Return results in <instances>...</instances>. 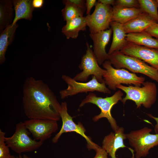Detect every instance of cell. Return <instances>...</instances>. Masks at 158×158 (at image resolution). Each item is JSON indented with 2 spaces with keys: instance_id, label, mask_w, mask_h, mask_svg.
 Segmentation results:
<instances>
[{
  "instance_id": "1",
  "label": "cell",
  "mask_w": 158,
  "mask_h": 158,
  "mask_svg": "<svg viewBox=\"0 0 158 158\" xmlns=\"http://www.w3.org/2000/svg\"><path fill=\"white\" fill-rule=\"evenodd\" d=\"M22 103L24 112L29 119L59 121L61 104L48 85L30 77L23 86Z\"/></svg>"
},
{
  "instance_id": "2",
  "label": "cell",
  "mask_w": 158,
  "mask_h": 158,
  "mask_svg": "<svg viewBox=\"0 0 158 158\" xmlns=\"http://www.w3.org/2000/svg\"><path fill=\"white\" fill-rule=\"evenodd\" d=\"M142 87L121 84L118 85L116 88L123 91L126 94L121 101L124 104L128 100L133 101L138 108L142 105L146 108H150L155 103L157 98V88L155 84L147 81Z\"/></svg>"
},
{
  "instance_id": "3",
  "label": "cell",
  "mask_w": 158,
  "mask_h": 158,
  "mask_svg": "<svg viewBox=\"0 0 158 158\" xmlns=\"http://www.w3.org/2000/svg\"><path fill=\"white\" fill-rule=\"evenodd\" d=\"M123 93L121 90L116 92L112 96L104 98L99 97L92 92H90L85 99L83 100L79 105L81 107L87 103H92L97 106L101 110L100 113L94 116L92 120L97 122L102 118H106L110 123L111 128L115 132L119 128L116 121L112 116L111 110L113 107L119 101H121Z\"/></svg>"
},
{
  "instance_id": "4",
  "label": "cell",
  "mask_w": 158,
  "mask_h": 158,
  "mask_svg": "<svg viewBox=\"0 0 158 158\" xmlns=\"http://www.w3.org/2000/svg\"><path fill=\"white\" fill-rule=\"evenodd\" d=\"M109 56V60L115 68L126 69L133 73L143 74L158 83V70L143 61L120 51Z\"/></svg>"
},
{
  "instance_id": "5",
  "label": "cell",
  "mask_w": 158,
  "mask_h": 158,
  "mask_svg": "<svg viewBox=\"0 0 158 158\" xmlns=\"http://www.w3.org/2000/svg\"><path fill=\"white\" fill-rule=\"evenodd\" d=\"M102 65L106 70L103 76L104 81L110 90H116L117 86L122 84L140 87L145 82V78L142 76H138L125 69L114 68L109 60Z\"/></svg>"
},
{
  "instance_id": "6",
  "label": "cell",
  "mask_w": 158,
  "mask_h": 158,
  "mask_svg": "<svg viewBox=\"0 0 158 158\" xmlns=\"http://www.w3.org/2000/svg\"><path fill=\"white\" fill-rule=\"evenodd\" d=\"M152 131L151 129L145 127L126 134L127 139L135 152V158L146 157L151 148L158 145V133L151 134Z\"/></svg>"
},
{
  "instance_id": "7",
  "label": "cell",
  "mask_w": 158,
  "mask_h": 158,
  "mask_svg": "<svg viewBox=\"0 0 158 158\" xmlns=\"http://www.w3.org/2000/svg\"><path fill=\"white\" fill-rule=\"evenodd\" d=\"M30 133L23 122L20 121L16 125L13 135L5 137V143L12 150L19 154L33 151L39 148L43 142L32 139L29 136Z\"/></svg>"
},
{
  "instance_id": "8",
  "label": "cell",
  "mask_w": 158,
  "mask_h": 158,
  "mask_svg": "<svg viewBox=\"0 0 158 158\" xmlns=\"http://www.w3.org/2000/svg\"><path fill=\"white\" fill-rule=\"evenodd\" d=\"M62 78L67 84V88L59 91L61 98L63 99L69 96L75 95L79 93L97 91L104 94H110L111 91L106 86L105 83L98 81L94 76L92 79L87 82H81L75 80L65 75L62 76Z\"/></svg>"
},
{
  "instance_id": "9",
  "label": "cell",
  "mask_w": 158,
  "mask_h": 158,
  "mask_svg": "<svg viewBox=\"0 0 158 158\" xmlns=\"http://www.w3.org/2000/svg\"><path fill=\"white\" fill-rule=\"evenodd\" d=\"M86 53L82 58L79 68L82 71L73 78L75 80L81 82L87 81L90 75L94 76L99 82H104L103 78L106 70L100 67L93 51L86 42Z\"/></svg>"
},
{
  "instance_id": "10",
  "label": "cell",
  "mask_w": 158,
  "mask_h": 158,
  "mask_svg": "<svg viewBox=\"0 0 158 158\" xmlns=\"http://www.w3.org/2000/svg\"><path fill=\"white\" fill-rule=\"evenodd\" d=\"M59 113L62 122V126L60 131L52 138V142L54 143H57L63 133L73 132L80 134L85 139L87 142V148L89 150H95L98 145L93 142L91 138L85 134L86 130L81 122H79L77 124L73 121V117L68 113L67 104L66 102L61 103Z\"/></svg>"
},
{
  "instance_id": "11",
  "label": "cell",
  "mask_w": 158,
  "mask_h": 158,
  "mask_svg": "<svg viewBox=\"0 0 158 158\" xmlns=\"http://www.w3.org/2000/svg\"><path fill=\"white\" fill-rule=\"evenodd\" d=\"M95 6L93 12L85 16L87 26L91 34L109 29L113 16V7L111 5L97 1Z\"/></svg>"
},
{
  "instance_id": "12",
  "label": "cell",
  "mask_w": 158,
  "mask_h": 158,
  "mask_svg": "<svg viewBox=\"0 0 158 158\" xmlns=\"http://www.w3.org/2000/svg\"><path fill=\"white\" fill-rule=\"evenodd\" d=\"M57 121L49 119H31L23 123L34 139L43 142L58 129Z\"/></svg>"
},
{
  "instance_id": "13",
  "label": "cell",
  "mask_w": 158,
  "mask_h": 158,
  "mask_svg": "<svg viewBox=\"0 0 158 158\" xmlns=\"http://www.w3.org/2000/svg\"><path fill=\"white\" fill-rule=\"evenodd\" d=\"M137 58L158 70V49L136 44L127 42L120 51Z\"/></svg>"
},
{
  "instance_id": "14",
  "label": "cell",
  "mask_w": 158,
  "mask_h": 158,
  "mask_svg": "<svg viewBox=\"0 0 158 158\" xmlns=\"http://www.w3.org/2000/svg\"><path fill=\"white\" fill-rule=\"evenodd\" d=\"M127 139L124 128L119 127L114 133L111 132L106 136L102 142V147L111 158H118L116 157L117 151L120 148H127L131 151L133 158H134V150L126 147L124 144V140Z\"/></svg>"
},
{
  "instance_id": "15",
  "label": "cell",
  "mask_w": 158,
  "mask_h": 158,
  "mask_svg": "<svg viewBox=\"0 0 158 158\" xmlns=\"http://www.w3.org/2000/svg\"><path fill=\"white\" fill-rule=\"evenodd\" d=\"M112 32L111 28L94 34H90L93 43V52L99 65L109 60V55L106 51V47L110 41Z\"/></svg>"
},
{
  "instance_id": "16",
  "label": "cell",
  "mask_w": 158,
  "mask_h": 158,
  "mask_svg": "<svg viewBox=\"0 0 158 158\" xmlns=\"http://www.w3.org/2000/svg\"><path fill=\"white\" fill-rule=\"evenodd\" d=\"M113 32V39L108 54L110 55L119 51L127 42L126 40L127 33L123 25L115 21H111L110 23Z\"/></svg>"
},
{
  "instance_id": "17",
  "label": "cell",
  "mask_w": 158,
  "mask_h": 158,
  "mask_svg": "<svg viewBox=\"0 0 158 158\" xmlns=\"http://www.w3.org/2000/svg\"><path fill=\"white\" fill-rule=\"evenodd\" d=\"M157 23L147 14L143 13L139 16L123 25L127 34L140 32Z\"/></svg>"
},
{
  "instance_id": "18",
  "label": "cell",
  "mask_w": 158,
  "mask_h": 158,
  "mask_svg": "<svg viewBox=\"0 0 158 158\" xmlns=\"http://www.w3.org/2000/svg\"><path fill=\"white\" fill-rule=\"evenodd\" d=\"M32 0H12L15 12V16L12 25L16 24L21 19L31 20L32 18V13L35 8L32 5Z\"/></svg>"
},
{
  "instance_id": "19",
  "label": "cell",
  "mask_w": 158,
  "mask_h": 158,
  "mask_svg": "<svg viewBox=\"0 0 158 158\" xmlns=\"http://www.w3.org/2000/svg\"><path fill=\"white\" fill-rule=\"evenodd\" d=\"M143 13L140 8H126L114 5L113 7L112 21L123 25Z\"/></svg>"
},
{
  "instance_id": "20",
  "label": "cell",
  "mask_w": 158,
  "mask_h": 158,
  "mask_svg": "<svg viewBox=\"0 0 158 158\" xmlns=\"http://www.w3.org/2000/svg\"><path fill=\"white\" fill-rule=\"evenodd\" d=\"M86 26L85 16L78 17L66 21L61 31L67 39H76L80 31L86 30Z\"/></svg>"
},
{
  "instance_id": "21",
  "label": "cell",
  "mask_w": 158,
  "mask_h": 158,
  "mask_svg": "<svg viewBox=\"0 0 158 158\" xmlns=\"http://www.w3.org/2000/svg\"><path fill=\"white\" fill-rule=\"evenodd\" d=\"M126 40L127 42L137 45L158 49V39L153 38L145 31L128 33Z\"/></svg>"
},
{
  "instance_id": "22",
  "label": "cell",
  "mask_w": 158,
  "mask_h": 158,
  "mask_svg": "<svg viewBox=\"0 0 158 158\" xmlns=\"http://www.w3.org/2000/svg\"><path fill=\"white\" fill-rule=\"evenodd\" d=\"M18 27L17 24H11L5 28L0 33V64H3L6 58L5 54L8 46L11 44L14 37L16 30Z\"/></svg>"
},
{
  "instance_id": "23",
  "label": "cell",
  "mask_w": 158,
  "mask_h": 158,
  "mask_svg": "<svg viewBox=\"0 0 158 158\" xmlns=\"http://www.w3.org/2000/svg\"><path fill=\"white\" fill-rule=\"evenodd\" d=\"M13 6L12 0L0 1V33L13 22Z\"/></svg>"
},
{
  "instance_id": "24",
  "label": "cell",
  "mask_w": 158,
  "mask_h": 158,
  "mask_svg": "<svg viewBox=\"0 0 158 158\" xmlns=\"http://www.w3.org/2000/svg\"><path fill=\"white\" fill-rule=\"evenodd\" d=\"M140 8L158 23V2L157 0H138Z\"/></svg>"
},
{
  "instance_id": "25",
  "label": "cell",
  "mask_w": 158,
  "mask_h": 158,
  "mask_svg": "<svg viewBox=\"0 0 158 158\" xmlns=\"http://www.w3.org/2000/svg\"><path fill=\"white\" fill-rule=\"evenodd\" d=\"M64 8L61 10L64 20L66 22L74 18L83 17L85 11L76 6L69 4H65Z\"/></svg>"
},
{
  "instance_id": "26",
  "label": "cell",
  "mask_w": 158,
  "mask_h": 158,
  "mask_svg": "<svg viewBox=\"0 0 158 158\" xmlns=\"http://www.w3.org/2000/svg\"><path fill=\"white\" fill-rule=\"evenodd\" d=\"M6 133L0 129V158H9L11 156L8 147L5 142Z\"/></svg>"
},
{
  "instance_id": "27",
  "label": "cell",
  "mask_w": 158,
  "mask_h": 158,
  "mask_svg": "<svg viewBox=\"0 0 158 158\" xmlns=\"http://www.w3.org/2000/svg\"><path fill=\"white\" fill-rule=\"evenodd\" d=\"M114 5L126 8H140L138 0H115Z\"/></svg>"
},
{
  "instance_id": "28",
  "label": "cell",
  "mask_w": 158,
  "mask_h": 158,
  "mask_svg": "<svg viewBox=\"0 0 158 158\" xmlns=\"http://www.w3.org/2000/svg\"><path fill=\"white\" fill-rule=\"evenodd\" d=\"M63 3L71 4L85 11L86 9V1L84 0H65L63 1Z\"/></svg>"
},
{
  "instance_id": "29",
  "label": "cell",
  "mask_w": 158,
  "mask_h": 158,
  "mask_svg": "<svg viewBox=\"0 0 158 158\" xmlns=\"http://www.w3.org/2000/svg\"><path fill=\"white\" fill-rule=\"evenodd\" d=\"M158 39V23L154 24L145 31Z\"/></svg>"
},
{
  "instance_id": "30",
  "label": "cell",
  "mask_w": 158,
  "mask_h": 158,
  "mask_svg": "<svg viewBox=\"0 0 158 158\" xmlns=\"http://www.w3.org/2000/svg\"><path fill=\"white\" fill-rule=\"evenodd\" d=\"M95 150L96 152V154L93 158H109L108 154L106 151L99 145Z\"/></svg>"
},
{
  "instance_id": "31",
  "label": "cell",
  "mask_w": 158,
  "mask_h": 158,
  "mask_svg": "<svg viewBox=\"0 0 158 158\" xmlns=\"http://www.w3.org/2000/svg\"><path fill=\"white\" fill-rule=\"evenodd\" d=\"M97 2L96 0H86V14L87 15L90 14L92 8L95 5Z\"/></svg>"
},
{
  "instance_id": "32",
  "label": "cell",
  "mask_w": 158,
  "mask_h": 158,
  "mask_svg": "<svg viewBox=\"0 0 158 158\" xmlns=\"http://www.w3.org/2000/svg\"><path fill=\"white\" fill-rule=\"evenodd\" d=\"M44 2L43 0H33L32 6L34 8H40L43 6Z\"/></svg>"
},
{
  "instance_id": "33",
  "label": "cell",
  "mask_w": 158,
  "mask_h": 158,
  "mask_svg": "<svg viewBox=\"0 0 158 158\" xmlns=\"http://www.w3.org/2000/svg\"><path fill=\"white\" fill-rule=\"evenodd\" d=\"M148 116L154 120L156 122V124L154 127V130L156 133H158V117H155L150 114H147Z\"/></svg>"
},
{
  "instance_id": "34",
  "label": "cell",
  "mask_w": 158,
  "mask_h": 158,
  "mask_svg": "<svg viewBox=\"0 0 158 158\" xmlns=\"http://www.w3.org/2000/svg\"><path fill=\"white\" fill-rule=\"evenodd\" d=\"M98 2L102 4L114 6L115 4V0H99Z\"/></svg>"
},
{
  "instance_id": "35",
  "label": "cell",
  "mask_w": 158,
  "mask_h": 158,
  "mask_svg": "<svg viewBox=\"0 0 158 158\" xmlns=\"http://www.w3.org/2000/svg\"><path fill=\"white\" fill-rule=\"evenodd\" d=\"M16 158H31L29 157L25 154H24L23 156H22L20 154H19L18 157H16Z\"/></svg>"
},
{
  "instance_id": "36",
  "label": "cell",
  "mask_w": 158,
  "mask_h": 158,
  "mask_svg": "<svg viewBox=\"0 0 158 158\" xmlns=\"http://www.w3.org/2000/svg\"><path fill=\"white\" fill-rule=\"evenodd\" d=\"M9 158H16V157H15L13 155H11Z\"/></svg>"
},
{
  "instance_id": "37",
  "label": "cell",
  "mask_w": 158,
  "mask_h": 158,
  "mask_svg": "<svg viewBox=\"0 0 158 158\" xmlns=\"http://www.w3.org/2000/svg\"><path fill=\"white\" fill-rule=\"evenodd\" d=\"M157 1H158V0H157Z\"/></svg>"
}]
</instances>
